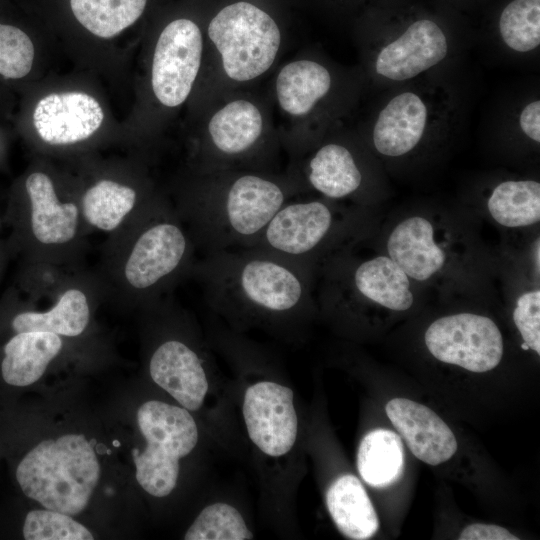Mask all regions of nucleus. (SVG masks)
Instances as JSON below:
<instances>
[{
    "label": "nucleus",
    "instance_id": "f8f14e48",
    "mask_svg": "<svg viewBox=\"0 0 540 540\" xmlns=\"http://www.w3.org/2000/svg\"><path fill=\"white\" fill-rule=\"evenodd\" d=\"M447 51V39L442 29L432 20L421 19L381 49L375 69L387 79L403 81L441 62Z\"/></svg>",
    "mask_w": 540,
    "mask_h": 540
},
{
    "label": "nucleus",
    "instance_id": "5701e85b",
    "mask_svg": "<svg viewBox=\"0 0 540 540\" xmlns=\"http://www.w3.org/2000/svg\"><path fill=\"white\" fill-rule=\"evenodd\" d=\"M311 186L331 199H341L355 193L362 183V174L352 153L339 144L322 146L308 165Z\"/></svg>",
    "mask_w": 540,
    "mask_h": 540
},
{
    "label": "nucleus",
    "instance_id": "473e14b6",
    "mask_svg": "<svg viewBox=\"0 0 540 540\" xmlns=\"http://www.w3.org/2000/svg\"><path fill=\"white\" fill-rule=\"evenodd\" d=\"M460 540H518V537L511 534L507 529L492 525L475 523L465 527L460 536Z\"/></svg>",
    "mask_w": 540,
    "mask_h": 540
},
{
    "label": "nucleus",
    "instance_id": "7ed1b4c3",
    "mask_svg": "<svg viewBox=\"0 0 540 540\" xmlns=\"http://www.w3.org/2000/svg\"><path fill=\"white\" fill-rule=\"evenodd\" d=\"M99 477L94 448L81 434L40 442L16 470L17 481L27 497L46 509L70 516L86 508Z\"/></svg>",
    "mask_w": 540,
    "mask_h": 540
},
{
    "label": "nucleus",
    "instance_id": "6e6552de",
    "mask_svg": "<svg viewBox=\"0 0 540 540\" xmlns=\"http://www.w3.org/2000/svg\"><path fill=\"white\" fill-rule=\"evenodd\" d=\"M202 34L189 19H177L161 32L153 56L152 88L167 107L182 104L198 74L202 56Z\"/></svg>",
    "mask_w": 540,
    "mask_h": 540
},
{
    "label": "nucleus",
    "instance_id": "c9c22d12",
    "mask_svg": "<svg viewBox=\"0 0 540 540\" xmlns=\"http://www.w3.org/2000/svg\"><path fill=\"white\" fill-rule=\"evenodd\" d=\"M521 348H522L523 350H528V349H529L528 345L525 344L524 342L521 344Z\"/></svg>",
    "mask_w": 540,
    "mask_h": 540
},
{
    "label": "nucleus",
    "instance_id": "2f4dec72",
    "mask_svg": "<svg viewBox=\"0 0 540 540\" xmlns=\"http://www.w3.org/2000/svg\"><path fill=\"white\" fill-rule=\"evenodd\" d=\"M514 323L529 349L540 354V291L523 293L513 312Z\"/></svg>",
    "mask_w": 540,
    "mask_h": 540
},
{
    "label": "nucleus",
    "instance_id": "b1692460",
    "mask_svg": "<svg viewBox=\"0 0 540 540\" xmlns=\"http://www.w3.org/2000/svg\"><path fill=\"white\" fill-rule=\"evenodd\" d=\"M86 295L78 289H69L47 312L22 311L10 320L15 333L42 331L63 336H78L89 322Z\"/></svg>",
    "mask_w": 540,
    "mask_h": 540
},
{
    "label": "nucleus",
    "instance_id": "a878e982",
    "mask_svg": "<svg viewBox=\"0 0 540 540\" xmlns=\"http://www.w3.org/2000/svg\"><path fill=\"white\" fill-rule=\"evenodd\" d=\"M147 0H70L79 23L92 34L111 38L142 15Z\"/></svg>",
    "mask_w": 540,
    "mask_h": 540
},
{
    "label": "nucleus",
    "instance_id": "a211bd4d",
    "mask_svg": "<svg viewBox=\"0 0 540 540\" xmlns=\"http://www.w3.org/2000/svg\"><path fill=\"white\" fill-rule=\"evenodd\" d=\"M62 349L59 335L32 331L16 333L3 348L1 374L12 386H28L45 372Z\"/></svg>",
    "mask_w": 540,
    "mask_h": 540
},
{
    "label": "nucleus",
    "instance_id": "e433bc0d",
    "mask_svg": "<svg viewBox=\"0 0 540 540\" xmlns=\"http://www.w3.org/2000/svg\"><path fill=\"white\" fill-rule=\"evenodd\" d=\"M113 445H114V446H119L120 443H119V441L115 440V441H113Z\"/></svg>",
    "mask_w": 540,
    "mask_h": 540
},
{
    "label": "nucleus",
    "instance_id": "c756f323",
    "mask_svg": "<svg viewBox=\"0 0 540 540\" xmlns=\"http://www.w3.org/2000/svg\"><path fill=\"white\" fill-rule=\"evenodd\" d=\"M26 540H91L92 533L65 513L45 509L30 511L25 518Z\"/></svg>",
    "mask_w": 540,
    "mask_h": 540
},
{
    "label": "nucleus",
    "instance_id": "4468645a",
    "mask_svg": "<svg viewBox=\"0 0 540 540\" xmlns=\"http://www.w3.org/2000/svg\"><path fill=\"white\" fill-rule=\"evenodd\" d=\"M153 381L187 410H198L208 390L202 360L187 344L171 339L160 344L150 359Z\"/></svg>",
    "mask_w": 540,
    "mask_h": 540
},
{
    "label": "nucleus",
    "instance_id": "cd10ccee",
    "mask_svg": "<svg viewBox=\"0 0 540 540\" xmlns=\"http://www.w3.org/2000/svg\"><path fill=\"white\" fill-rule=\"evenodd\" d=\"M499 30L505 44L528 52L540 44V0H513L502 11Z\"/></svg>",
    "mask_w": 540,
    "mask_h": 540
},
{
    "label": "nucleus",
    "instance_id": "393cba45",
    "mask_svg": "<svg viewBox=\"0 0 540 540\" xmlns=\"http://www.w3.org/2000/svg\"><path fill=\"white\" fill-rule=\"evenodd\" d=\"M487 207L492 218L508 228L525 227L540 220V184L533 180H509L492 191Z\"/></svg>",
    "mask_w": 540,
    "mask_h": 540
},
{
    "label": "nucleus",
    "instance_id": "bb28decb",
    "mask_svg": "<svg viewBox=\"0 0 540 540\" xmlns=\"http://www.w3.org/2000/svg\"><path fill=\"white\" fill-rule=\"evenodd\" d=\"M136 191L112 180H101L83 196L82 208L86 220L94 227L112 231L134 208Z\"/></svg>",
    "mask_w": 540,
    "mask_h": 540
},
{
    "label": "nucleus",
    "instance_id": "f257e3e1",
    "mask_svg": "<svg viewBox=\"0 0 540 540\" xmlns=\"http://www.w3.org/2000/svg\"><path fill=\"white\" fill-rule=\"evenodd\" d=\"M314 270L255 248L209 253L195 266L214 309L251 321H281L305 313L311 305Z\"/></svg>",
    "mask_w": 540,
    "mask_h": 540
},
{
    "label": "nucleus",
    "instance_id": "f03ea898",
    "mask_svg": "<svg viewBox=\"0 0 540 540\" xmlns=\"http://www.w3.org/2000/svg\"><path fill=\"white\" fill-rule=\"evenodd\" d=\"M205 188L188 203L186 215L206 254L246 248L288 202V188L245 173Z\"/></svg>",
    "mask_w": 540,
    "mask_h": 540
},
{
    "label": "nucleus",
    "instance_id": "c85d7f7f",
    "mask_svg": "<svg viewBox=\"0 0 540 540\" xmlns=\"http://www.w3.org/2000/svg\"><path fill=\"white\" fill-rule=\"evenodd\" d=\"M253 534L243 517L229 504L214 503L204 508L187 530L186 540H247Z\"/></svg>",
    "mask_w": 540,
    "mask_h": 540
},
{
    "label": "nucleus",
    "instance_id": "7c9ffc66",
    "mask_svg": "<svg viewBox=\"0 0 540 540\" xmlns=\"http://www.w3.org/2000/svg\"><path fill=\"white\" fill-rule=\"evenodd\" d=\"M34 45L21 29L0 23V75L5 79L26 76L33 65Z\"/></svg>",
    "mask_w": 540,
    "mask_h": 540
},
{
    "label": "nucleus",
    "instance_id": "423d86ee",
    "mask_svg": "<svg viewBox=\"0 0 540 540\" xmlns=\"http://www.w3.org/2000/svg\"><path fill=\"white\" fill-rule=\"evenodd\" d=\"M332 208L319 200L286 202L246 248H255L316 268L337 233Z\"/></svg>",
    "mask_w": 540,
    "mask_h": 540
},
{
    "label": "nucleus",
    "instance_id": "9d476101",
    "mask_svg": "<svg viewBox=\"0 0 540 540\" xmlns=\"http://www.w3.org/2000/svg\"><path fill=\"white\" fill-rule=\"evenodd\" d=\"M243 416L250 439L265 454L282 456L293 447L298 423L290 388L271 381L251 385Z\"/></svg>",
    "mask_w": 540,
    "mask_h": 540
},
{
    "label": "nucleus",
    "instance_id": "72a5a7b5",
    "mask_svg": "<svg viewBox=\"0 0 540 540\" xmlns=\"http://www.w3.org/2000/svg\"><path fill=\"white\" fill-rule=\"evenodd\" d=\"M520 127L532 140L540 142V101L529 103L520 114Z\"/></svg>",
    "mask_w": 540,
    "mask_h": 540
},
{
    "label": "nucleus",
    "instance_id": "0eeeda50",
    "mask_svg": "<svg viewBox=\"0 0 540 540\" xmlns=\"http://www.w3.org/2000/svg\"><path fill=\"white\" fill-rule=\"evenodd\" d=\"M425 344L439 361L482 373L494 369L503 356L502 334L493 320L458 313L435 320L426 330Z\"/></svg>",
    "mask_w": 540,
    "mask_h": 540
},
{
    "label": "nucleus",
    "instance_id": "f3484780",
    "mask_svg": "<svg viewBox=\"0 0 540 540\" xmlns=\"http://www.w3.org/2000/svg\"><path fill=\"white\" fill-rule=\"evenodd\" d=\"M427 121V108L413 92L392 98L381 110L373 129L376 150L385 156H402L421 140Z\"/></svg>",
    "mask_w": 540,
    "mask_h": 540
},
{
    "label": "nucleus",
    "instance_id": "2eb2a0df",
    "mask_svg": "<svg viewBox=\"0 0 540 540\" xmlns=\"http://www.w3.org/2000/svg\"><path fill=\"white\" fill-rule=\"evenodd\" d=\"M389 257L417 281H426L445 265L446 253L434 241L431 222L421 216H412L400 222L387 241Z\"/></svg>",
    "mask_w": 540,
    "mask_h": 540
},
{
    "label": "nucleus",
    "instance_id": "6ab92c4d",
    "mask_svg": "<svg viewBox=\"0 0 540 540\" xmlns=\"http://www.w3.org/2000/svg\"><path fill=\"white\" fill-rule=\"evenodd\" d=\"M327 509L338 530L354 540L371 538L379 528L376 511L360 480L345 474L326 492Z\"/></svg>",
    "mask_w": 540,
    "mask_h": 540
},
{
    "label": "nucleus",
    "instance_id": "ddd939ff",
    "mask_svg": "<svg viewBox=\"0 0 540 540\" xmlns=\"http://www.w3.org/2000/svg\"><path fill=\"white\" fill-rule=\"evenodd\" d=\"M386 414L416 458L438 465L457 451L456 438L448 425L430 408L405 398L391 399Z\"/></svg>",
    "mask_w": 540,
    "mask_h": 540
},
{
    "label": "nucleus",
    "instance_id": "39448f33",
    "mask_svg": "<svg viewBox=\"0 0 540 540\" xmlns=\"http://www.w3.org/2000/svg\"><path fill=\"white\" fill-rule=\"evenodd\" d=\"M208 35L222 57L227 76L236 81H248L267 71L281 39L275 21L248 2L224 7L211 20Z\"/></svg>",
    "mask_w": 540,
    "mask_h": 540
},
{
    "label": "nucleus",
    "instance_id": "4be33fe9",
    "mask_svg": "<svg viewBox=\"0 0 540 540\" xmlns=\"http://www.w3.org/2000/svg\"><path fill=\"white\" fill-rule=\"evenodd\" d=\"M404 468V449L399 435L387 429L367 433L358 448L357 469L372 487L384 488L397 482Z\"/></svg>",
    "mask_w": 540,
    "mask_h": 540
},
{
    "label": "nucleus",
    "instance_id": "412c9836",
    "mask_svg": "<svg viewBox=\"0 0 540 540\" xmlns=\"http://www.w3.org/2000/svg\"><path fill=\"white\" fill-rule=\"evenodd\" d=\"M330 86L331 77L324 66L310 60L294 61L278 74V102L287 113L301 116L328 93Z\"/></svg>",
    "mask_w": 540,
    "mask_h": 540
},
{
    "label": "nucleus",
    "instance_id": "dca6fc26",
    "mask_svg": "<svg viewBox=\"0 0 540 540\" xmlns=\"http://www.w3.org/2000/svg\"><path fill=\"white\" fill-rule=\"evenodd\" d=\"M29 200V225L34 238L44 244L70 241L77 230L78 208L74 203L58 200L52 180L34 172L25 180Z\"/></svg>",
    "mask_w": 540,
    "mask_h": 540
},
{
    "label": "nucleus",
    "instance_id": "20e7f679",
    "mask_svg": "<svg viewBox=\"0 0 540 540\" xmlns=\"http://www.w3.org/2000/svg\"><path fill=\"white\" fill-rule=\"evenodd\" d=\"M137 422L147 442L143 452L132 450L137 482L153 496H167L176 486L179 460L197 444L195 420L184 407L150 400L138 409Z\"/></svg>",
    "mask_w": 540,
    "mask_h": 540
},
{
    "label": "nucleus",
    "instance_id": "aec40b11",
    "mask_svg": "<svg viewBox=\"0 0 540 540\" xmlns=\"http://www.w3.org/2000/svg\"><path fill=\"white\" fill-rule=\"evenodd\" d=\"M262 116L246 100H235L218 110L211 118L208 131L214 148L227 157L250 151L262 133Z\"/></svg>",
    "mask_w": 540,
    "mask_h": 540
},
{
    "label": "nucleus",
    "instance_id": "f704fd0d",
    "mask_svg": "<svg viewBox=\"0 0 540 540\" xmlns=\"http://www.w3.org/2000/svg\"><path fill=\"white\" fill-rule=\"evenodd\" d=\"M539 248L540 247H539V240H538L537 241V248H536L537 249V267H538V269H539Z\"/></svg>",
    "mask_w": 540,
    "mask_h": 540
},
{
    "label": "nucleus",
    "instance_id": "1a4fd4ad",
    "mask_svg": "<svg viewBox=\"0 0 540 540\" xmlns=\"http://www.w3.org/2000/svg\"><path fill=\"white\" fill-rule=\"evenodd\" d=\"M191 246L189 237L176 221H154L133 245L124 269L127 282L140 291L159 287L188 263Z\"/></svg>",
    "mask_w": 540,
    "mask_h": 540
},
{
    "label": "nucleus",
    "instance_id": "9b49d317",
    "mask_svg": "<svg viewBox=\"0 0 540 540\" xmlns=\"http://www.w3.org/2000/svg\"><path fill=\"white\" fill-rule=\"evenodd\" d=\"M104 119L102 107L83 92L51 93L37 103L33 124L40 138L51 145H67L93 135Z\"/></svg>",
    "mask_w": 540,
    "mask_h": 540
}]
</instances>
